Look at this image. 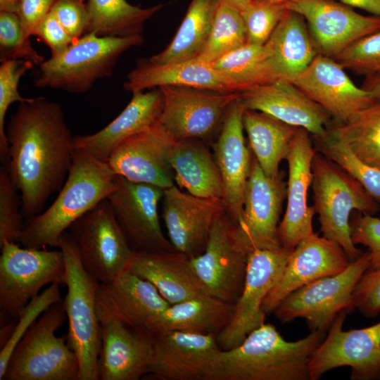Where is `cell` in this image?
I'll return each instance as SVG.
<instances>
[{"label": "cell", "instance_id": "obj_6", "mask_svg": "<svg viewBox=\"0 0 380 380\" xmlns=\"http://www.w3.org/2000/svg\"><path fill=\"white\" fill-rule=\"evenodd\" d=\"M142 43L141 34L113 37L84 34L61 53L44 60L34 84L37 88L87 92L99 80L112 75L123 53Z\"/></svg>", "mask_w": 380, "mask_h": 380}, {"label": "cell", "instance_id": "obj_25", "mask_svg": "<svg viewBox=\"0 0 380 380\" xmlns=\"http://www.w3.org/2000/svg\"><path fill=\"white\" fill-rule=\"evenodd\" d=\"M217 335L169 331L154 336L148 374L161 380H203L210 359L220 350Z\"/></svg>", "mask_w": 380, "mask_h": 380}, {"label": "cell", "instance_id": "obj_53", "mask_svg": "<svg viewBox=\"0 0 380 380\" xmlns=\"http://www.w3.org/2000/svg\"><path fill=\"white\" fill-rule=\"evenodd\" d=\"M361 87L373 98H380V75L365 77Z\"/></svg>", "mask_w": 380, "mask_h": 380}, {"label": "cell", "instance_id": "obj_3", "mask_svg": "<svg viewBox=\"0 0 380 380\" xmlns=\"http://www.w3.org/2000/svg\"><path fill=\"white\" fill-rule=\"evenodd\" d=\"M118 175L108 163L74 149L72 164L53 203L25 220L19 239L23 247H57L61 236L78 218L107 199L117 186Z\"/></svg>", "mask_w": 380, "mask_h": 380}, {"label": "cell", "instance_id": "obj_9", "mask_svg": "<svg viewBox=\"0 0 380 380\" xmlns=\"http://www.w3.org/2000/svg\"><path fill=\"white\" fill-rule=\"evenodd\" d=\"M370 265L369 252L363 253L344 270L315 280L289 294L274 310V316L281 323L303 318L311 331L327 332L341 311L354 312L353 291Z\"/></svg>", "mask_w": 380, "mask_h": 380}, {"label": "cell", "instance_id": "obj_18", "mask_svg": "<svg viewBox=\"0 0 380 380\" xmlns=\"http://www.w3.org/2000/svg\"><path fill=\"white\" fill-rule=\"evenodd\" d=\"M175 142L158 121L119 143L108 164L118 176L165 189L175 184L169 156Z\"/></svg>", "mask_w": 380, "mask_h": 380}, {"label": "cell", "instance_id": "obj_55", "mask_svg": "<svg viewBox=\"0 0 380 380\" xmlns=\"http://www.w3.org/2000/svg\"><path fill=\"white\" fill-rule=\"evenodd\" d=\"M241 11L247 7L252 0H219Z\"/></svg>", "mask_w": 380, "mask_h": 380}, {"label": "cell", "instance_id": "obj_56", "mask_svg": "<svg viewBox=\"0 0 380 380\" xmlns=\"http://www.w3.org/2000/svg\"><path fill=\"white\" fill-rule=\"evenodd\" d=\"M267 1L270 2H272V3H285V2L292 1V0H267Z\"/></svg>", "mask_w": 380, "mask_h": 380}, {"label": "cell", "instance_id": "obj_35", "mask_svg": "<svg viewBox=\"0 0 380 380\" xmlns=\"http://www.w3.org/2000/svg\"><path fill=\"white\" fill-rule=\"evenodd\" d=\"M219 3V0H191L172 40L148 60L162 65L196 58L208 39Z\"/></svg>", "mask_w": 380, "mask_h": 380}, {"label": "cell", "instance_id": "obj_48", "mask_svg": "<svg viewBox=\"0 0 380 380\" xmlns=\"http://www.w3.org/2000/svg\"><path fill=\"white\" fill-rule=\"evenodd\" d=\"M350 220L351 237L355 244L368 248L371 256L369 268L380 267V218L357 212Z\"/></svg>", "mask_w": 380, "mask_h": 380}, {"label": "cell", "instance_id": "obj_45", "mask_svg": "<svg viewBox=\"0 0 380 380\" xmlns=\"http://www.w3.org/2000/svg\"><path fill=\"white\" fill-rule=\"evenodd\" d=\"M6 165L0 167V244L4 241L19 242L25 222L21 198Z\"/></svg>", "mask_w": 380, "mask_h": 380}, {"label": "cell", "instance_id": "obj_27", "mask_svg": "<svg viewBox=\"0 0 380 380\" xmlns=\"http://www.w3.org/2000/svg\"><path fill=\"white\" fill-rule=\"evenodd\" d=\"M317 54L305 19L289 10L263 45L262 66L267 83L293 80Z\"/></svg>", "mask_w": 380, "mask_h": 380}, {"label": "cell", "instance_id": "obj_34", "mask_svg": "<svg viewBox=\"0 0 380 380\" xmlns=\"http://www.w3.org/2000/svg\"><path fill=\"white\" fill-rule=\"evenodd\" d=\"M243 124L249 148L265 175H280L279 165L286 160L291 140L298 127L264 113L245 109Z\"/></svg>", "mask_w": 380, "mask_h": 380}, {"label": "cell", "instance_id": "obj_36", "mask_svg": "<svg viewBox=\"0 0 380 380\" xmlns=\"http://www.w3.org/2000/svg\"><path fill=\"white\" fill-rule=\"evenodd\" d=\"M86 4L89 22L85 34L113 37L141 34L144 23L163 7L159 4L141 8L127 0H87Z\"/></svg>", "mask_w": 380, "mask_h": 380}, {"label": "cell", "instance_id": "obj_4", "mask_svg": "<svg viewBox=\"0 0 380 380\" xmlns=\"http://www.w3.org/2000/svg\"><path fill=\"white\" fill-rule=\"evenodd\" d=\"M312 172L313 207L320 231L353 261L364 252L352 240L350 214L356 210L374 215L379 210V203L352 175L318 151L312 160Z\"/></svg>", "mask_w": 380, "mask_h": 380}, {"label": "cell", "instance_id": "obj_17", "mask_svg": "<svg viewBox=\"0 0 380 380\" xmlns=\"http://www.w3.org/2000/svg\"><path fill=\"white\" fill-rule=\"evenodd\" d=\"M101 347L99 380H139L148 374L154 336L132 328L97 301Z\"/></svg>", "mask_w": 380, "mask_h": 380}, {"label": "cell", "instance_id": "obj_22", "mask_svg": "<svg viewBox=\"0 0 380 380\" xmlns=\"http://www.w3.org/2000/svg\"><path fill=\"white\" fill-rule=\"evenodd\" d=\"M290 82L321 106L337 123L348 121L375 99L356 86L336 60L321 54Z\"/></svg>", "mask_w": 380, "mask_h": 380}, {"label": "cell", "instance_id": "obj_32", "mask_svg": "<svg viewBox=\"0 0 380 380\" xmlns=\"http://www.w3.org/2000/svg\"><path fill=\"white\" fill-rule=\"evenodd\" d=\"M169 160L179 189L196 196L222 200L221 175L205 141L190 138L176 141Z\"/></svg>", "mask_w": 380, "mask_h": 380}, {"label": "cell", "instance_id": "obj_7", "mask_svg": "<svg viewBox=\"0 0 380 380\" xmlns=\"http://www.w3.org/2000/svg\"><path fill=\"white\" fill-rule=\"evenodd\" d=\"M66 319L63 303L46 310L15 347L3 380H80L77 355L56 335Z\"/></svg>", "mask_w": 380, "mask_h": 380}, {"label": "cell", "instance_id": "obj_24", "mask_svg": "<svg viewBox=\"0 0 380 380\" xmlns=\"http://www.w3.org/2000/svg\"><path fill=\"white\" fill-rule=\"evenodd\" d=\"M351 261L336 242L314 234L291 251L282 274L262 303L265 313L274 310L289 294L318 279L344 270Z\"/></svg>", "mask_w": 380, "mask_h": 380}, {"label": "cell", "instance_id": "obj_43", "mask_svg": "<svg viewBox=\"0 0 380 380\" xmlns=\"http://www.w3.org/2000/svg\"><path fill=\"white\" fill-rule=\"evenodd\" d=\"M15 13L0 12V61L23 60L39 65L44 58L32 45Z\"/></svg>", "mask_w": 380, "mask_h": 380}, {"label": "cell", "instance_id": "obj_14", "mask_svg": "<svg viewBox=\"0 0 380 380\" xmlns=\"http://www.w3.org/2000/svg\"><path fill=\"white\" fill-rule=\"evenodd\" d=\"M291 251L281 246L251 251L243 287L234 305L232 319L217 335L222 350L238 346L252 331L265 324L263 301L279 281Z\"/></svg>", "mask_w": 380, "mask_h": 380}, {"label": "cell", "instance_id": "obj_13", "mask_svg": "<svg viewBox=\"0 0 380 380\" xmlns=\"http://www.w3.org/2000/svg\"><path fill=\"white\" fill-rule=\"evenodd\" d=\"M348 312L341 311L317 348L310 364V380L340 367H350L352 380H380V322L344 331Z\"/></svg>", "mask_w": 380, "mask_h": 380}, {"label": "cell", "instance_id": "obj_8", "mask_svg": "<svg viewBox=\"0 0 380 380\" xmlns=\"http://www.w3.org/2000/svg\"><path fill=\"white\" fill-rule=\"evenodd\" d=\"M0 325L16 322L29 302L45 286L63 284L65 265L62 251L0 244Z\"/></svg>", "mask_w": 380, "mask_h": 380}, {"label": "cell", "instance_id": "obj_21", "mask_svg": "<svg viewBox=\"0 0 380 380\" xmlns=\"http://www.w3.org/2000/svg\"><path fill=\"white\" fill-rule=\"evenodd\" d=\"M162 217L175 250L189 258L203 252L217 217L225 210L222 199L184 192L177 185L165 189Z\"/></svg>", "mask_w": 380, "mask_h": 380}, {"label": "cell", "instance_id": "obj_12", "mask_svg": "<svg viewBox=\"0 0 380 380\" xmlns=\"http://www.w3.org/2000/svg\"><path fill=\"white\" fill-rule=\"evenodd\" d=\"M164 98L159 122L179 140L206 141L219 133L231 105L240 92H226L189 87H160Z\"/></svg>", "mask_w": 380, "mask_h": 380}, {"label": "cell", "instance_id": "obj_38", "mask_svg": "<svg viewBox=\"0 0 380 380\" xmlns=\"http://www.w3.org/2000/svg\"><path fill=\"white\" fill-rule=\"evenodd\" d=\"M263 45L246 43L221 56L211 65L235 92L267 84L262 66Z\"/></svg>", "mask_w": 380, "mask_h": 380}, {"label": "cell", "instance_id": "obj_39", "mask_svg": "<svg viewBox=\"0 0 380 380\" xmlns=\"http://www.w3.org/2000/svg\"><path fill=\"white\" fill-rule=\"evenodd\" d=\"M246 43V27L241 11L220 1L208 39L199 55L194 59L212 63Z\"/></svg>", "mask_w": 380, "mask_h": 380}, {"label": "cell", "instance_id": "obj_2", "mask_svg": "<svg viewBox=\"0 0 380 380\" xmlns=\"http://www.w3.org/2000/svg\"><path fill=\"white\" fill-rule=\"evenodd\" d=\"M326 334L311 331L288 341L274 325L263 324L238 346L220 350L209 361L203 380H310L312 357Z\"/></svg>", "mask_w": 380, "mask_h": 380}, {"label": "cell", "instance_id": "obj_40", "mask_svg": "<svg viewBox=\"0 0 380 380\" xmlns=\"http://www.w3.org/2000/svg\"><path fill=\"white\" fill-rule=\"evenodd\" d=\"M317 151L327 156L352 175L378 203L380 202V170L360 160L350 148L327 129L315 138Z\"/></svg>", "mask_w": 380, "mask_h": 380}, {"label": "cell", "instance_id": "obj_54", "mask_svg": "<svg viewBox=\"0 0 380 380\" xmlns=\"http://www.w3.org/2000/svg\"><path fill=\"white\" fill-rule=\"evenodd\" d=\"M21 0H0V12L17 13Z\"/></svg>", "mask_w": 380, "mask_h": 380}, {"label": "cell", "instance_id": "obj_11", "mask_svg": "<svg viewBox=\"0 0 380 380\" xmlns=\"http://www.w3.org/2000/svg\"><path fill=\"white\" fill-rule=\"evenodd\" d=\"M85 270L100 284H110L128 270L134 251L108 199L75 220L67 230Z\"/></svg>", "mask_w": 380, "mask_h": 380}, {"label": "cell", "instance_id": "obj_20", "mask_svg": "<svg viewBox=\"0 0 380 380\" xmlns=\"http://www.w3.org/2000/svg\"><path fill=\"white\" fill-rule=\"evenodd\" d=\"M286 198V184L281 174L276 177L267 176L253 156L242 216L237 224L241 236L253 248L281 247L278 227Z\"/></svg>", "mask_w": 380, "mask_h": 380}, {"label": "cell", "instance_id": "obj_44", "mask_svg": "<svg viewBox=\"0 0 380 380\" xmlns=\"http://www.w3.org/2000/svg\"><path fill=\"white\" fill-rule=\"evenodd\" d=\"M288 11L285 3L252 0L241 11L246 27L247 43L264 45Z\"/></svg>", "mask_w": 380, "mask_h": 380}, {"label": "cell", "instance_id": "obj_19", "mask_svg": "<svg viewBox=\"0 0 380 380\" xmlns=\"http://www.w3.org/2000/svg\"><path fill=\"white\" fill-rule=\"evenodd\" d=\"M310 133L298 127L286 158L289 167L286 208L278 227L281 247L292 251L303 239L315 234L313 206L308 205V192L312 181V163L316 153Z\"/></svg>", "mask_w": 380, "mask_h": 380}, {"label": "cell", "instance_id": "obj_30", "mask_svg": "<svg viewBox=\"0 0 380 380\" xmlns=\"http://www.w3.org/2000/svg\"><path fill=\"white\" fill-rule=\"evenodd\" d=\"M128 270L151 282L170 305L207 293L190 258L176 251L134 252Z\"/></svg>", "mask_w": 380, "mask_h": 380}, {"label": "cell", "instance_id": "obj_49", "mask_svg": "<svg viewBox=\"0 0 380 380\" xmlns=\"http://www.w3.org/2000/svg\"><path fill=\"white\" fill-rule=\"evenodd\" d=\"M51 12L75 39L85 34L89 16L84 0H57Z\"/></svg>", "mask_w": 380, "mask_h": 380}, {"label": "cell", "instance_id": "obj_33", "mask_svg": "<svg viewBox=\"0 0 380 380\" xmlns=\"http://www.w3.org/2000/svg\"><path fill=\"white\" fill-rule=\"evenodd\" d=\"M234 305L205 293L171 304L156 319L150 333L187 331L217 335L232 320Z\"/></svg>", "mask_w": 380, "mask_h": 380}, {"label": "cell", "instance_id": "obj_46", "mask_svg": "<svg viewBox=\"0 0 380 380\" xmlns=\"http://www.w3.org/2000/svg\"><path fill=\"white\" fill-rule=\"evenodd\" d=\"M334 59L357 75H380V31L355 42Z\"/></svg>", "mask_w": 380, "mask_h": 380}, {"label": "cell", "instance_id": "obj_28", "mask_svg": "<svg viewBox=\"0 0 380 380\" xmlns=\"http://www.w3.org/2000/svg\"><path fill=\"white\" fill-rule=\"evenodd\" d=\"M124 110L108 125L94 134L75 136L74 149L108 163L113 149L124 139L158 122L164 98L160 88L132 94Z\"/></svg>", "mask_w": 380, "mask_h": 380}, {"label": "cell", "instance_id": "obj_31", "mask_svg": "<svg viewBox=\"0 0 380 380\" xmlns=\"http://www.w3.org/2000/svg\"><path fill=\"white\" fill-rule=\"evenodd\" d=\"M166 86L235 92L211 64L196 59L162 65L143 60L124 83V88L132 94Z\"/></svg>", "mask_w": 380, "mask_h": 380}, {"label": "cell", "instance_id": "obj_41", "mask_svg": "<svg viewBox=\"0 0 380 380\" xmlns=\"http://www.w3.org/2000/svg\"><path fill=\"white\" fill-rule=\"evenodd\" d=\"M33 65L32 63L23 60H8L0 65V158L3 165L7 164L9 150L6 135L5 118L7 110L14 102L29 101L32 98L22 96L18 87L20 78Z\"/></svg>", "mask_w": 380, "mask_h": 380}, {"label": "cell", "instance_id": "obj_50", "mask_svg": "<svg viewBox=\"0 0 380 380\" xmlns=\"http://www.w3.org/2000/svg\"><path fill=\"white\" fill-rule=\"evenodd\" d=\"M36 35L49 47L51 56L61 53L75 40L62 26L51 11L39 25Z\"/></svg>", "mask_w": 380, "mask_h": 380}, {"label": "cell", "instance_id": "obj_15", "mask_svg": "<svg viewBox=\"0 0 380 380\" xmlns=\"http://www.w3.org/2000/svg\"><path fill=\"white\" fill-rule=\"evenodd\" d=\"M164 189L118 175L108 197L114 217L134 252L175 251L163 234L158 214Z\"/></svg>", "mask_w": 380, "mask_h": 380}, {"label": "cell", "instance_id": "obj_1", "mask_svg": "<svg viewBox=\"0 0 380 380\" xmlns=\"http://www.w3.org/2000/svg\"><path fill=\"white\" fill-rule=\"evenodd\" d=\"M6 165L27 220L62 188L72 164L73 138L61 106L43 97L20 103L6 128Z\"/></svg>", "mask_w": 380, "mask_h": 380}, {"label": "cell", "instance_id": "obj_5", "mask_svg": "<svg viewBox=\"0 0 380 380\" xmlns=\"http://www.w3.org/2000/svg\"><path fill=\"white\" fill-rule=\"evenodd\" d=\"M57 247L63 253L65 265L64 284L68 291L63 303L68 322L67 341L79 360L80 380H99L101 333L97 294L100 283L84 268L68 231L59 238Z\"/></svg>", "mask_w": 380, "mask_h": 380}, {"label": "cell", "instance_id": "obj_23", "mask_svg": "<svg viewBox=\"0 0 380 380\" xmlns=\"http://www.w3.org/2000/svg\"><path fill=\"white\" fill-rule=\"evenodd\" d=\"M245 109L240 96L227 110L217 139L212 144L223 184L222 201L226 212L236 224L242 216L244 193L253 159L243 135Z\"/></svg>", "mask_w": 380, "mask_h": 380}, {"label": "cell", "instance_id": "obj_42", "mask_svg": "<svg viewBox=\"0 0 380 380\" xmlns=\"http://www.w3.org/2000/svg\"><path fill=\"white\" fill-rule=\"evenodd\" d=\"M60 284L53 283L32 298L21 312L15 322L13 332L0 350V380H3L9 358L20 339L36 322L37 319L50 306L63 303Z\"/></svg>", "mask_w": 380, "mask_h": 380}, {"label": "cell", "instance_id": "obj_37", "mask_svg": "<svg viewBox=\"0 0 380 380\" xmlns=\"http://www.w3.org/2000/svg\"><path fill=\"white\" fill-rule=\"evenodd\" d=\"M327 130L362 163L380 170V98L346 122H330Z\"/></svg>", "mask_w": 380, "mask_h": 380}, {"label": "cell", "instance_id": "obj_29", "mask_svg": "<svg viewBox=\"0 0 380 380\" xmlns=\"http://www.w3.org/2000/svg\"><path fill=\"white\" fill-rule=\"evenodd\" d=\"M97 301L128 326L148 333L170 305L151 282L129 270L110 284H100Z\"/></svg>", "mask_w": 380, "mask_h": 380}, {"label": "cell", "instance_id": "obj_51", "mask_svg": "<svg viewBox=\"0 0 380 380\" xmlns=\"http://www.w3.org/2000/svg\"><path fill=\"white\" fill-rule=\"evenodd\" d=\"M57 0H21L17 15L22 27L30 37L36 35L37 29L51 11Z\"/></svg>", "mask_w": 380, "mask_h": 380}, {"label": "cell", "instance_id": "obj_47", "mask_svg": "<svg viewBox=\"0 0 380 380\" xmlns=\"http://www.w3.org/2000/svg\"><path fill=\"white\" fill-rule=\"evenodd\" d=\"M354 312L357 310L366 317L380 313V267L369 268L357 283L353 294Z\"/></svg>", "mask_w": 380, "mask_h": 380}, {"label": "cell", "instance_id": "obj_16", "mask_svg": "<svg viewBox=\"0 0 380 380\" xmlns=\"http://www.w3.org/2000/svg\"><path fill=\"white\" fill-rule=\"evenodd\" d=\"M285 4L305 19L318 54L329 58L380 31L379 16L361 15L334 0H292Z\"/></svg>", "mask_w": 380, "mask_h": 380}, {"label": "cell", "instance_id": "obj_10", "mask_svg": "<svg viewBox=\"0 0 380 380\" xmlns=\"http://www.w3.org/2000/svg\"><path fill=\"white\" fill-rule=\"evenodd\" d=\"M253 249L224 210L215 220L203 252L190 258L191 265L208 293L235 305Z\"/></svg>", "mask_w": 380, "mask_h": 380}, {"label": "cell", "instance_id": "obj_26", "mask_svg": "<svg viewBox=\"0 0 380 380\" xmlns=\"http://www.w3.org/2000/svg\"><path fill=\"white\" fill-rule=\"evenodd\" d=\"M246 109L269 115L283 122L322 137L331 122L329 114L295 84L280 80L241 93Z\"/></svg>", "mask_w": 380, "mask_h": 380}, {"label": "cell", "instance_id": "obj_52", "mask_svg": "<svg viewBox=\"0 0 380 380\" xmlns=\"http://www.w3.org/2000/svg\"><path fill=\"white\" fill-rule=\"evenodd\" d=\"M350 7L358 8L380 17V0H338Z\"/></svg>", "mask_w": 380, "mask_h": 380}]
</instances>
